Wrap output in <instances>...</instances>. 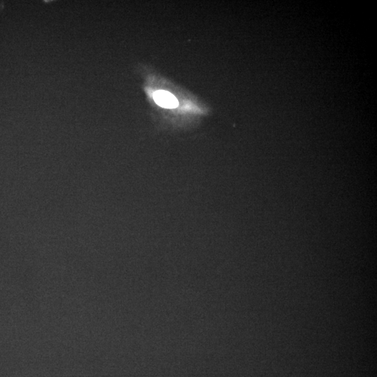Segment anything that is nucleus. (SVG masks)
<instances>
[{
	"label": "nucleus",
	"instance_id": "nucleus-1",
	"mask_svg": "<svg viewBox=\"0 0 377 377\" xmlns=\"http://www.w3.org/2000/svg\"><path fill=\"white\" fill-rule=\"evenodd\" d=\"M154 99L158 105L165 108H174L178 105L175 96L167 91H156L154 94Z\"/></svg>",
	"mask_w": 377,
	"mask_h": 377
}]
</instances>
